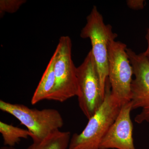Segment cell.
<instances>
[{
  "label": "cell",
  "mask_w": 149,
  "mask_h": 149,
  "mask_svg": "<svg viewBox=\"0 0 149 149\" xmlns=\"http://www.w3.org/2000/svg\"><path fill=\"white\" fill-rule=\"evenodd\" d=\"M121 107L112 95L110 84L107 78L102 104L88 119L82 132L72 135L69 149H100L102 140L117 118Z\"/></svg>",
  "instance_id": "cell-1"
},
{
  "label": "cell",
  "mask_w": 149,
  "mask_h": 149,
  "mask_svg": "<svg viewBox=\"0 0 149 149\" xmlns=\"http://www.w3.org/2000/svg\"><path fill=\"white\" fill-rule=\"evenodd\" d=\"M0 109L13 116L31 133L33 142L42 141L52 133L60 130L63 120L58 111L54 109L38 110L22 104L0 100Z\"/></svg>",
  "instance_id": "cell-2"
},
{
  "label": "cell",
  "mask_w": 149,
  "mask_h": 149,
  "mask_svg": "<svg viewBox=\"0 0 149 149\" xmlns=\"http://www.w3.org/2000/svg\"><path fill=\"white\" fill-rule=\"evenodd\" d=\"M87 23L80 32V37L91 40V51L95 61L102 90L105 95L106 82L108 77V46L110 42L118 37L110 24H105L102 15L96 6L87 16Z\"/></svg>",
  "instance_id": "cell-3"
},
{
  "label": "cell",
  "mask_w": 149,
  "mask_h": 149,
  "mask_svg": "<svg viewBox=\"0 0 149 149\" xmlns=\"http://www.w3.org/2000/svg\"><path fill=\"white\" fill-rule=\"evenodd\" d=\"M72 47L69 36L60 38L56 49L55 84L47 100L63 102L78 95L77 68L72 60Z\"/></svg>",
  "instance_id": "cell-4"
},
{
  "label": "cell",
  "mask_w": 149,
  "mask_h": 149,
  "mask_svg": "<svg viewBox=\"0 0 149 149\" xmlns=\"http://www.w3.org/2000/svg\"><path fill=\"white\" fill-rule=\"evenodd\" d=\"M126 45L112 40L108 46V78L112 95L121 105L130 101L133 67L128 58Z\"/></svg>",
  "instance_id": "cell-5"
},
{
  "label": "cell",
  "mask_w": 149,
  "mask_h": 149,
  "mask_svg": "<svg viewBox=\"0 0 149 149\" xmlns=\"http://www.w3.org/2000/svg\"><path fill=\"white\" fill-rule=\"evenodd\" d=\"M78 93L77 97L80 109L88 119L95 113L103 102L100 76L91 51L77 67Z\"/></svg>",
  "instance_id": "cell-6"
},
{
  "label": "cell",
  "mask_w": 149,
  "mask_h": 149,
  "mask_svg": "<svg viewBox=\"0 0 149 149\" xmlns=\"http://www.w3.org/2000/svg\"><path fill=\"white\" fill-rule=\"evenodd\" d=\"M126 52L135 76L131 86L132 110L141 109L134 120L139 124L149 123V62L143 53L138 54L128 48Z\"/></svg>",
  "instance_id": "cell-7"
},
{
  "label": "cell",
  "mask_w": 149,
  "mask_h": 149,
  "mask_svg": "<svg viewBox=\"0 0 149 149\" xmlns=\"http://www.w3.org/2000/svg\"><path fill=\"white\" fill-rule=\"evenodd\" d=\"M132 110L131 102L123 105L117 118L102 140L100 149H136L130 118Z\"/></svg>",
  "instance_id": "cell-8"
},
{
  "label": "cell",
  "mask_w": 149,
  "mask_h": 149,
  "mask_svg": "<svg viewBox=\"0 0 149 149\" xmlns=\"http://www.w3.org/2000/svg\"><path fill=\"white\" fill-rule=\"evenodd\" d=\"M56 54L55 50L33 94L31 101L32 105L47 100L53 89L55 84L54 68Z\"/></svg>",
  "instance_id": "cell-9"
},
{
  "label": "cell",
  "mask_w": 149,
  "mask_h": 149,
  "mask_svg": "<svg viewBox=\"0 0 149 149\" xmlns=\"http://www.w3.org/2000/svg\"><path fill=\"white\" fill-rule=\"evenodd\" d=\"M71 134L69 131L58 130L39 142H33L26 149H67Z\"/></svg>",
  "instance_id": "cell-10"
},
{
  "label": "cell",
  "mask_w": 149,
  "mask_h": 149,
  "mask_svg": "<svg viewBox=\"0 0 149 149\" xmlns=\"http://www.w3.org/2000/svg\"><path fill=\"white\" fill-rule=\"evenodd\" d=\"M0 133L2 136L4 144L6 146L14 147L21 139H27L31 137L29 130L1 121L0 122Z\"/></svg>",
  "instance_id": "cell-11"
},
{
  "label": "cell",
  "mask_w": 149,
  "mask_h": 149,
  "mask_svg": "<svg viewBox=\"0 0 149 149\" xmlns=\"http://www.w3.org/2000/svg\"><path fill=\"white\" fill-rule=\"evenodd\" d=\"M26 2L25 0H1V16H2L5 13H13L16 12L20 7Z\"/></svg>",
  "instance_id": "cell-12"
},
{
  "label": "cell",
  "mask_w": 149,
  "mask_h": 149,
  "mask_svg": "<svg viewBox=\"0 0 149 149\" xmlns=\"http://www.w3.org/2000/svg\"><path fill=\"white\" fill-rule=\"evenodd\" d=\"M145 2L144 0H128L126 1V3L131 9L139 10L144 8Z\"/></svg>",
  "instance_id": "cell-13"
},
{
  "label": "cell",
  "mask_w": 149,
  "mask_h": 149,
  "mask_svg": "<svg viewBox=\"0 0 149 149\" xmlns=\"http://www.w3.org/2000/svg\"><path fill=\"white\" fill-rule=\"evenodd\" d=\"M146 39L148 42V47L147 48L146 50L143 53H142L144 56L146 58L147 60L149 62V28L148 29V31H147V33L146 35Z\"/></svg>",
  "instance_id": "cell-14"
},
{
  "label": "cell",
  "mask_w": 149,
  "mask_h": 149,
  "mask_svg": "<svg viewBox=\"0 0 149 149\" xmlns=\"http://www.w3.org/2000/svg\"><path fill=\"white\" fill-rule=\"evenodd\" d=\"M0 149H16L14 147H9V146H4L2 147V148H1Z\"/></svg>",
  "instance_id": "cell-15"
}]
</instances>
